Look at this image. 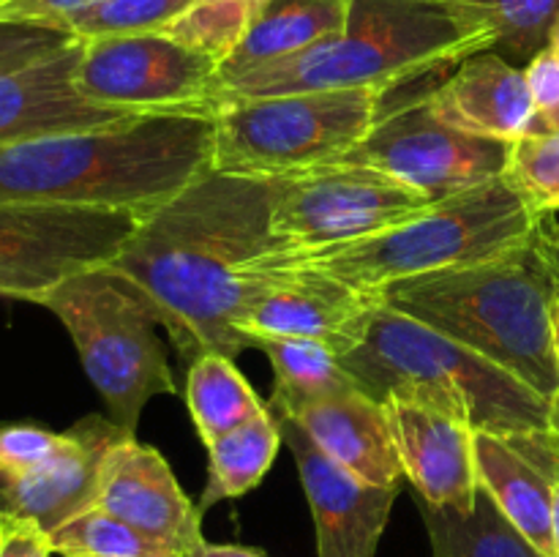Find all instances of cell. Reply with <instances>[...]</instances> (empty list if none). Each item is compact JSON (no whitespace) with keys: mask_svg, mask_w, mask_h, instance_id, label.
<instances>
[{"mask_svg":"<svg viewBox=\"0 0 559 557\" xmlns=\"http://www.w3.org/2000/svg\"><path fill=\"white\" fill-rule=\"evenodd\" d=\"M282 178L211 169L145 218L109 262L156 311L186 360L200 353L238 358L246 268L271 251V213Z\"/></svg>","mask_w":559,"mask_h":557,"instance_id":"6da1fadb","label":"cell"},{"mask_svg":"<svg viewBox=\"0 0 559 557\" xmlns=\"http://www.w3.org/2000/svg\"><path fill=\"white\" fill-rule=\"evenodd\" d=\"M213 169V120L142 115L0 147V202L147 218Z\"/></svg>","mask_w":559,"mask_h":557,"instance_id":"7a4b0ae2","label":"cell"},{"mask_svg":"<svg viewBox=\"0 0 559 557\" xmlns=\"http://www.w3.org/2000/svg\"><path fill=\"white\" fill-rule=\"evenodd\" d=\"M495 49V31L459 0H355L342 33L213 87L211 109L240 98L380 87L396 91ZM211 118V115H207Z\"/></svg>","mask_w":559,"mask_h":557,"instance_id":"3957f363","label":"cell"},{"mask_svg":"<svg viewBox=\"0 0 559 557\" xmlns=\"http://www.w3.org/2000/svg\"><path fill=\"white\" fill-rule=\"evenodd\" d=\"M557 284L559 268L540 227H535L530 238L500 254L402 278L377 295L551 399L559 388L551 339Z\"/></svg>","mask_w":559,"mask_h":557,"instance_id":"277c9868","label":"cell"},{"mask_svg":"<svg viewBox=\"0 0 559 557\" xmlns=\"http://www.w3.org/2000/svg\"><path fill=\"white\" fill-rule=\"evenodd\" d=\"M540 216L508 175L435 202L418 216L364 240L314 251H273L249 268H306L360 293L402 278L486 260L535 233Z\"/></svg>","mask_w":559,"mask_h":557,"instance_id":"5b68a950","label":"cell"},{"mask_svg":"<svg viewBox=\"0 0 559 557\" xmlns=\"http://www.w3.org/2000/svg\"><path fill=\"white\" fill-rule=\"evenodd\" d=\"M342 366L377 402L393 388L420 386L456 402L475 431L549 429V399L467 344L431 331L382 298L371 311L364 342L342 355Z\"/></svg>","mask_w":559,"mask_h":557,"instance_id":"8992f818","label":"cell"},{"mask_svg":"<svg viewBox=\"0 0 559 557\" xmlns=\"http://www.w3.org/2000/svg\"><path fill=\"white\" fill-rule=\"evenodd\" d=\"M38 306L63 322L109 418L126 431H136L153 396L178 391L156 311L107 265L66 278Z\"/></svg>","mask_w":559,"mask_h":557,"instance_id":"52a82bcc","label":"cell"},{"mask_svg":"<svg viewBox=\"0 0 559 557\" xmlns=\"http://www.w3.org/2000/svg\"><path fill=\"white\" fill-rule=\"evenodd\" d=\"M385 96L380 87H349L218 104L211 109L213 169L284 178L342 162L374 129Z\"/></svg>","mask_w":559,"mask_h":557,"instance_id":"ba28073f","label":"cell"},{"mask_svg":"<svg viewBox=\"0 0 559 557\" xmlns=\"http://www.w3.org/2000/svg\"><path fill=\"white\" fill-rule=\"evenodd\" d=\"M435 205L413 186L364 164H325L284 175L271 213L276 251H314L355 244ZM273 254V251H271Z\"/></svg>","mask_w":559,"mask_h":557,"instance_id":"9c48e42d","label":"cell"},{"mask_svg":"<svg viewBox=\"0 0 559 557\" xmlns=\"http://www.w3.org/2000/svg\"><path fill=\"white\" fill-rule=\"evenodd\" d=\"M222 63L200 49L164 36L82 38L74 85L102 107L140 115H211Z\"/></svg>","mask_w":559,"mask_h":557,"instance_id":"30bf717a","label":"cell"},{"mask_svg":"<svg viewBox=\"0 0 559 557\" xmlns=\"http://www.w3.org/2000/svg\"><path fill=\"white\" fill-rule=\"evenodd\" d=\"M142 222L96 208L0 202V295L38 304L66 278L109 265Z\"/></svg>","mask_w":559,"mask_h":557,"instance_id":"8fae6325","label":"cell"},{"mask_svg":"<svg viewBox=\"0 0 559 557\" xmlns=\"http://www.w3.org/2000/svg\"><path fill=\"white\" fill-rule=\"evenodd\" d=\"M508 156V142L464 134L437 118L424 93L391 112L382 109L369 137L342 162L380 169L440 202L506 175Z\"/></svg>","mask_w":559,"mask_h":557,"instance_id":"7c38bea8","label":"cell"},{"mask_svg":"<svg viewBox=\"0 0 559 557\" xmlns=\"http://www.w3.org/2000/svg\"><path fill=\"white\" fill-rule=\"evenodd\" d=\"M377 300L374 293L306 268H246L238 328L262 336L314 339L342 358L364 342Z\"/></svg>","mask_w":559,"mask_h":557,"instance_id":"4fadbf2b","label":"cell"},{"mask_svg":"<svg viewBox=\"0 0 559 557\" xmlns=\"http://www.w3.org/2000/svg\"><path fill=\"white\" fill-rule=\"evenodd\" d=\"M404 478L418 500L469 513L478 497L475 429L451 399L420 386L393 388L382 399Z\"/></svg>","mask_w":559,"mask_h":557,"instance_id":"5bb4252c","label":"cell"},{"mask_svg":"<svg viewBox=\"0 0 559 557\" xmlns=\"http://www.w3.org/2000/svg\"><path fill=\"white\" fill-rule=\"evenodd\" d=\"M276 420L309 500L317 557H377L402 486L366 484L325 457L298 420L287 415H276Z\"/></svg>","mask_w":559,"mask_h":557,"instance_id":"9a60e30c","label":"cell"},{"mask_svg":"<svg viewBox=\"0 0 559 557\" xmlns=\"http://www.w3.org/2000/svg\"><path fill=\"white\" fill-rule=\"evenodd\" d=\"M96 506L183 557L205 544L200 506L180 489L167 459L134 435L104 459Z\"/></svg>","mask_w":559,"mask_h":557,"instance_id":"2e32d148","label":"cell"},{"mask_svg":"<svg viewBox=\"0 0 559 557\" xmlns=\"http://www.w3.org/2000/svg\"><path fill=\"white\" fill-rule=\"evenodd\" d=\"M478 484L502 513L549 557H555V486L559 484V437L551 429L491 435L475 431Z\"/></svg>","mask_w":559,"mask_h":557,"instance_id":"e0dca14e","label":"cell"},{"mask_svg":"<svg viewBox=\"0 0 559 557\" xmlns=\"http://www.w3.org/2000/svg\"><path fill=\"white\" fill-rule=\"evenodd\" d=\"M80 52L82 38L49 58L0 74V147L142 118L131 109L102 107L76 91L74 69Z\"/></svg>","mask_w":559,"mask_h":557,"instance_id":"ac0fdd59","label":"cell"},{"mask_svg":"<svg viewBox=\"0 0 559 557\" xmlns=\"http://www.w3.org/2000/svg\"><path fill=\"white\" fill-rule=\"evenodd\" d=\"M134 435L104 415H87L66 429V442L31 473L16 475L11 511L33 519L44 533H55L74 517L96 508L107 453Z\"/></svg>","mask_w":559,"mask_h":557,"instance_id":"d6986e66","label":"cell"},{"mask_svg":"<svg viewBox=\"0 0 559 557\" xmlns=\"http://www.w3.org/2000/svg\"><path fill=\"white\" fill-rule=\"evenodd\" d=\"M431 112L464 134L513 142L538 134L535 102L522 66L502 55H469L453 74L426 93Z\"/></svg>","mask_w":559,"mask_h":557,"instance_id":"ffe728a7","label":"cell"},{"mask_svg":"<svg viewBox=\"0 0 559 557\" xmlns=\"http://www.w3.org/2000/svg\"><path fill=\"white\" fill-rule=\"evenodd\" d=\"M306 429L325 457L374 486H402L404 470L385 404L364 388L333 393L287 415Z\"/></svg>","mask_w":559,"mask_h":557,"instance_id":"44dd1931","label":"cell"},{"mask_svg":"<svg viewBox=\"0 0 559 557\" xmlns=\"http://www.w3.org/2000/svg\"><path fill=\"white\" fill-rule=\"evenodd\" d=\"M353 3L355 0H267L238 49L222 63L218 80H229L336 36L347 25Z\"/></svg>","mask_w":559,"mask_h":557,"instance_id":"7402d4cb","label":"cell"},{"mask_svg":"<svg viewBox=\"0 0 559 557\" xmlns=\"http://www.w3.org/2000/svg\"><path fill=\"white\" fill-rule=\"evenodd\" d=\"M249 347L267 355L273 366V396L267 402L273 415H293L304 404L333 393L358 388V380L342 366V358L328 344L314 339L262 336L246 333Z\"/></svg>","mask_w":559,"mask_h":557,"instance_id":"603a6c76","label":"cell"},{"mask_svg":"<svg viewBox=\"0 0 559 557\" xmlns=\"http://www.w3.org/2000/svg\"><path fill=\"white\" fill-rule=\"evenodd\" d=\"M431 541V557H549L540 552L480 486L469 513L418 500Z\"/></svg>","mask_w":559,"mask_h":557,"instance_id":"cb8c5ba5","label":"cell"},{"mask_svg":"<svg viewBox=\"0 0 559 557\" xmlns=\"http://www.w3.org/2000/svg\"><path fill=\"white\" fill-rule=\"evenodd\" d=\"M186 404L205 446L271 410L240 375L235 358L222 353H200L191 360L186 371Z\"/></svg>","mask_w":559,"mask_h":557,"instance_id":"d4e9b609","label":"cell"},{"mask_svg":"<svg viewBox=\"0 0 559 557\" xmlns=\"http://www.w3.org/2000/svg\"><path fill=\"white\" fill-rule=\"evenodd\" d=\"M282 446L276 415L267 410L260 418L207 442V484L200 497V511L222 500H235L262 484Z\"/></svg>","mask_w":559,"mask_h":557,"instance_id":"484cf974","label":"cell"},{"mask_svg":"<svg viewBox=\"0 0 559 557\" xmlns=\"http://www.w3.org/2000/svg\"><path fill=\"white\" fill-rule=\"evenodd\" d=\"M495 31V49L511 63H524L549 47L559 20V0H459Z\"/></svg>","mask_w":559,"mask_h":557,"instance_id":"4316f807","label":"cell"},{"mask_svg":"<svg viewBox=\"0 0 559 557\" xmlns=\"http://www.w3.org/2000/svg\"><path fill=\"white\" fill-rule=\"evenodd\" d=\"M49 541L63 557H183L98 506L49 533Z\"/></svg>","mask_w":559,"mask_h":557,"instance_id":"83f0119b","label":"cell"},{"mask_svg":"<svg viewBox=\"0 0 559 557\" xmlns=\"http://www.w3.org/2000/svg\"><path fill=\"white\" fill-rule=\"evenodd\" d=\"M265 5L267 0H194L162 33L224 63Z\"/></svg>","mask_w":559,"mask_h":557,"instance_id":"f1b7e54d","label":"cell"},{"mask_svg":"<svg viewBox=\"0 0 559 557\" xmlns=\"http://www.w3.org/2000/svg\"><path fill=\"white\" fill-rule=\"evenodd\" d=\"M191 3L194 0H104V3L66 20L63 31L76 38L162 33Z\"/></svg>","mask_w":559,"mask_h":557,"instance_id":"f546056e","label":"cell"},{"mask_svg":"<svg viewBox=\"0 0 559 557\" xmlns=\"http://www.w3.org/2000/svg\"><path fill=\"white\" fill-rule=\"evenodd\" d=\"M506 175L538 216L559 208V131L513 142Z\"/></svg>","mask_w":559,"mask_h":557,"instance_id":"4dcf8cb0","label":"cell"},{"mask_svg":"<svg viewBox=\"0 0 559 557\" xmlns=\"http://www.w3.org/2000/svg\"><path fill=\"white\" fill-rule=\"evenodd\" d=\"M80 42L69 31L38 22H0V74L49 58Z\"/></svg>","mask_w":559,"mask_h":557,"instance_id":"1f68e13d","label":"cell"},{"mask_svg":"<svg viewBox=\"0 0 559 557\" xmlns=\"http://www.w3.org/2000/svg\"><path fill=\"white\" fill-rule=\"evenodd\" d=\"M66 442V431L38 424H0V467L11 475H25L47 462Z\"/></svg>","mask_w":559,"mask_h":557,"instance_id":"d6a6232c","label":"cell"},{"mask_svg":"<svg viewBox=\"0 0 559 557\" xmlns=\"http://www.w3.org/2000/svg\"><path fill=\"white\" fill-rule=\"evenodd\" d=\"M524 76L535 102L538 134L559 131V55L546 47L524 66Z\"/></svg>","mask_w":559,"mask_h":557,"instance_id":"836d02e7","label":"cell"},{"mask_svg":"<svg viewBox=\"0 0 559 557\" xmlns=\"http://www.w3.org/2000/svg\"><path fill=\"white\" fill-rule=\"evenodd\" d=\"M98 3L104 0H3L0 22H38V25L63 27L66 20Z\"/></svg>","mask_w":559,"mask_h":557,"instance_id":"e575fe53","label":"cell"},{"mask_svg":"<svg viewBox=\"0 0 559 557\" xmlns=\"http://www.w3.org/2000/svg\"><path fill=\"white\" fill-rule=\"evenodd\" d=\"M52 541L33 519L0 517V557H52Z\"/></svg>","mask_w":559,"mask_h":557,"instance_id":"d590c367","label":"cell"},{"mask_svg":"<svg viewBox=\"0 0 559 557\" xmlns=\"http://www.w3.org/2000/svg\"><path fill=\"white\" fill-rule=\"evenodd\" d=\"M186 557H267L265 552L260 549H249V546H238V544H202L197 546L191 555Z\"/></svg>","mask_w":559,"mask_h":557,"instance_id":"8d00e7d4","label":"cell"},{"mask_svg":"<svg viewBox=\"0 0 559 557\" xmlns=\"http://www.w3.org/2000/svg\"><path fill=\"white\" fill-rule=\"evenodd\" d=\"M538 227H540V235H544L546 246H549L551 257H555V262L559 268V208L557 211L546 213V216H540Z\"/></svg>","mask_w":559,"mask_h":557,"instance_id":"74e56055","label":"cell"},{"mask_svg":"<svg viewBox=\"0 0 559 557\" xmlns=\"http://www.w3.org/2000/svg\"><path fill=\"white\" fill-rule=\"evenodd\" d=\"M11 489H14V475L0 467V517L11 511Z\"/></svg>","mask_w":559,"mask_h":557,"instance_id":"f35d334b","label":"cell"},{"mask_svg":"<svg viewBox=\"0 0 559 557\" xmlns=\"http://www.w3.org/2000/svg\"><path fill=\"white\" fill-rule=\"evenodd\" d=\"M551 339H555V355L559 366V284L555 289V304H551Z\"/></svg>","mask_w":559,"mask_h":557,"instance_id":"ab89813d","label":"cell"},{"mask_svg":"<svg viewBox=\"0 0 559 557\" xmlns=\"http://www.w3.org/2000/svg\"><path fill=\"white\" fill-rule=\"evenodd\" d=\"M549 429L559 437V388L549 399Z\"/></svg>","mask_w":559,"mask_h":557,"instance_id":"60d3db41","label":"cell"},{"mask_svg":"<svg viewBox=\"0 0 559 557\" xmlns=\"http://www.w3.org/2000/svg\"><path fill=\"white\" fill-rule=\"evenodd\" d=\"M551 533H555V557H559V484L555 486V511H551Z\"/></svg>","mask_w":559,"mask_h":557,"instance_id":"b9f144b4","label":"cell"},{"mask_svg":"<svg viewBox=\"0 0 559 557\" xmlns=\"http://www.w3.org/2000/svg\"><path fill=\"white\" fill-rule=\"evenodd\" d=\"M549 49L555 55H559V20H557V25H555V31H551V38H549Z\"/></svg>","mask_w":559,"mask_h":557,"instance_id":"7bdbcfd3","label":"cell"},{"mask_svg":"<svg viewBox=\"0 0 559 557\" xmlns=\"http://www.w3.org/2000/svg\"><path fill=\"white\" fill-rule=\"evenodd\" d=\"M0 3H3V0H0Z\"/></svg>","mask_w":559,"mask_h":557,"instance_id":"ee69618b","label":"cell"}]
</instances>
